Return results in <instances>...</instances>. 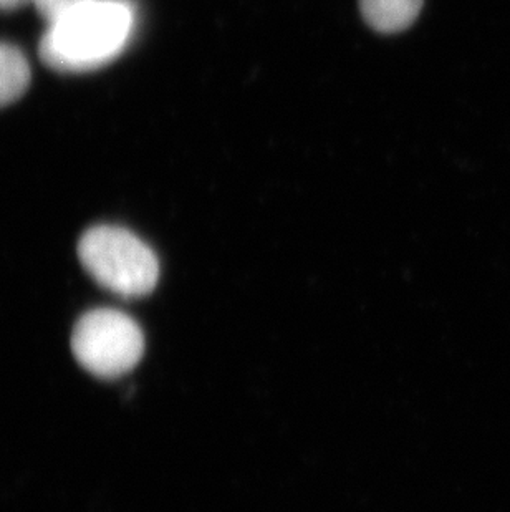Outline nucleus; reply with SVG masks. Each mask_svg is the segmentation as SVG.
Wrapping results in <instances>:
<instances>
[{"instance_id":"obj_5","label":"nucleus","mask_w":510,"mask_h":512,"mask_svg":"<svg viewBox=\"0 0 510 512\" xmlns=\"http://www.w3.org/2000/svg\"><path fill=\"white\" fill-rule=\"evenodd\" d=\"M30 85V65L22 50L0 42V108L17 102Z\"/></svg>"},{"instance_id":"obj_2","label":"nucleus","mask_w":510,"mask_h":512,"mask_svg":"<svg viewBox=\"0 0 510 512\" xmlns=\"http://www.w3.org/2000/svg\"><path fill=\"white\" fill-rule=\"evenodd\" d=\"M78 257L98 284L123 297H143L158 284V257L128 229H88L78 242Z\"/></svg>"},{"instance_id":"obj_7","label":"nucleus","mask_w":510,"mask_h":512,"mask_svg":"<svg viewBox=\"0 0 510 512\" xmlns=\"http://www.w3.org/2000/svg\"><path fill=\"white\" fill-rule=\"evenodd\" d=\"M25 5H34V0H0V10L2 12H12L19 10Z\"/></svg>"},{"instance_id":"obj_3","label":"nucleus","mask_w":510,"mask_h":512,"mask_svg":"<svg viewBox=\"0 0 510 512\" xmlns=\"http://www.w3.org/2000/svg\"><path fill=\"white\" fill-rule=\"evenodd\" d=\"M72 350L78 363L93 375L123 377L143 357L145 335L140 325L120 310H92L75 324Z\"/></svg>"},{"instance_id":"obj_6","label":"nucleus","mask_w":510,"mask_h":512,"mask_svg":"<svg viewBox=\"0 0 510 512\" xmlns=\"http://www.w3.org/2000/svg\"><path fill=\"white\" fill-rule=\"evenodd\" d=\"M82 2L83 0H34V7L45 24L50 25Z\"/></svg>"},{"instance_id":"obj_4","label":"nucleus","mask_w":510,"mask_h":512,"mask_svg":"<svg viewBox=\"0 0 510 512\" xmlns=\"http://www.w3.org/2000/svg\"><path fill=\"white\" fill-rule=\"evenodd\" d=\"M423 0H360L361 15L381 34H396L413 24Z\"/></svg>"},{"instance_id":"obj_1","label":"nucleus","mask_w":510,"mask_h":512,"mask_svg":"<svg viewBox=\"0 0 510 512\" xmlns=\"http://www.w3.org/2000/svg\"><path fill=\"white\" fill-rule=\"evenodd\" d=\"M135 30L136 7L131 0H83L47 25L39 55L57 72H92L120 57Z\"/></svg>"}]
</instances>
